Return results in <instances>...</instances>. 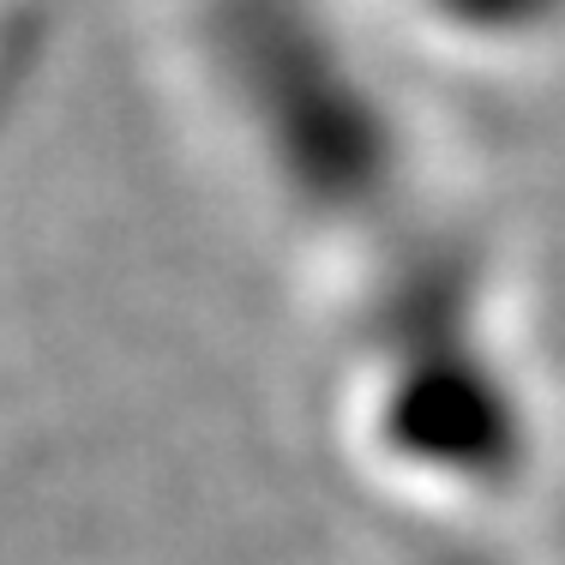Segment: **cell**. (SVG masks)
<instances>
[{
  "mask_svg": "<svg viewBox=\"0 0 565 565\" xmlns=\"http://www.w3.org/2000/svg\"><path fill=\"white\" fill-rule=\"evenodd\" d=\"M163 49L241 193L319 259L355 277L439 228L403 90L313 0H169Z\"/></svg>",
  "mask_w": 565,
  "mask_h": 565,
  "instance_id": "obj_1",
  "label": "cell"
},
{
  "mask_svg": "<svg viewBox=\"0 0 565 565\" xmlns=\"http://www.w3.org/2000/svg\"><path fill=\"white\" fill-rule=\"evenodd\" d=\"M343 380L355 457L434 523H488L530 493L542 457L530 373L463 235L427 228L355 271Z\"/></svg>",
  "mask_w": 565,
  "mask_h": 565,
  "instance_id": "obj_2",
  "label": "cell"
},
{
  "mask_svg": "<svg viewBox=\"0 0 565 565\" xmlns=\"http://www.w3.org/2000/svg\"><path fill=\"white\" fill-rule=\"evenodd\" d=\"M373 36L439 73L518 78L565 61V0H367Z\"/></svg>",
  "mask_w": 565,
  "mask_h": 565,
  "instance_id": "obj_3",
  "label": "cell"
},
{
  "mask_svg": "<svg viewBox=\"0 0 565 565\" xmlns=\"http://www.w3.org/2000/svg\"><path fill=\"white\" fill-rule=\"evenodd\" d=\"M403 565H518V559L500 554L481 535V523H434V535L415 554H403Z\"/></svg>",
  "mask_w": 565,
  "mask_h": 565,
  "instance_id": "obj_4",
  "label": "cell"
}]
</instances>
